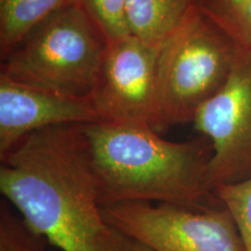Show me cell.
I'll list each match as a JSON object with an SVG mask.
<instances>
[{"instance_id":"1","label":"cell","mask_w":251,"mask_h":251,"mask_svg":"<svg viewBox=\"0 0 251 251\" xmlns=\"http://www.w3.org/2000/svg\"><path fill=\"white\" fill-rule=\"evenodd\" d=\"M0 159V192L37 236L62 251H133L103 216L84 125L35 131Z\"/></svg>"},{"instance_id":"2","label":"cell","mask_w":251,"mask_h":251,"mask_svg":"<svg viewBox=\"0 0 251 251\" xmlns=\"http://www.w3.org/2000/svg\"><path fill=\"white\" fill-rule=\"evenodd\" d=\"M102 206L128 201L207 208L213 148L205 136L174 142L147 124L84 125Z\"/></svg>"},{"instance_id":"3","label":"cell","mask_w":251,"mask_h":251,"mask_svg":"<svg viewBox=\"0 0 251 251\" xmlns=\"http://www.w3.org/2000/svg\"><path fill=\"white\" fill-rule=\"evenodd\" d=\"M241 47L201 8L159 46L153 129L193 122L227 83Z\"/></svg>"},{"instance_id":"4","label":"cell","mask_w":251,"mask_h":251,"mask_svg":"<svg viewBox=\"0 0 251 251\" xmlns=\"http://www.w3.org/2000/svg\"><path fill=\"white\" fill-rule=\"evenodd\" d=\"M108 41L90 14L75 4L37 24L2 59L0 74L77 98H91Z\"/></svg>"},{"instance_id":"5","label":"cell","mask_w":251,"mask_h":251,"mask_svg":"<svg viewBox=\"0 0 251 251\" xmlns=\"http://www.w3.org/2000/svg\"><path fill=\"white\" fill-rule=\"evenodd\" d=\"M106 221L128 238L152 251H247L230 212L128 201L102 206Z\"/></svg>"},{"instance_id":"6","label":"cell","mask_w":251,"mask_h":251,"mask_svg":"<svg viewBox=\"0 0 251 251\" xmlns=\"http://www.w3.org/2000/svg\"><path fill=\"white\" fill-rule=\"evenodd\" d=\"M194 128L212 144L211 186L251 178V51L241 48L227 83L197 113Z\"/></svg>"},{"instance_id":"7","label":"cell","mask_w":251,"mask_h":251,"mask_svg":"<svg viewBox=\"0 0 251 251\" xmlns=\"http://www.w3.org/2000/svg\"><path fill=\"white\" fill-rule=\"evenodd\" d=\"M159 47L129 35L108 42L91 100L99 122L147 124L156 115Z\"/></svg>"},{"instance_id":"8","label":"cell","mask_w":251,"mask_h":251,"mask_svg":"<svg viewBox=\"0 0 251 251\" xmlns=\"http://www.w3.org/2000/svg\"><path fill=\"white\" fill-rule=\"evenodd\" d=\"M94 122L99 118L91 98L55 93L0 74V157L35 131Z\"/></svg>"},{"instance_id":"9","label":"cell","mask_w":251,"mask_h":251,"mask_svg":"<svg viewBox=\"0 0 251 251\" xmlns=\"http://www.w3.org/2000/svg\"><path fill=\"white\" fill-rule=\"evenodd\" d=\"M200 8V0H127L126 15L131 35L159 47Z\"/></svg>"},{"instance_id":"10","label":"cell","mask_w":251,"mask_h":251,"mask_svg":"<svg viewBox=\"0 0 251 251\" xmlns=\"http://www.w3.org/2000/svg\"><path fill=\"white\" fill-rule=\"evenodd\" d=\"M78 0H0V56L1 61L29 31L59 9Z\"/></svg>"},{"instance_id":"11","label":"cell","mask_w":251,"mask_h":251,"mask_svg":"<svg viewBox=\"0 0 251 251\" xmlns=\"http://www.w3.org/2000/svg\"><path fill=\"white\" fill-rule=\"evenodd\" d=\"M200 8L251 51V0H200Z\"/></svg>"},{"instance_id":"12","label":"cell","mask_w":251,"mask_h":251,"mask_svg":"<svg viewBox=\"0 0 251 251\" xmlns=\"http://www.w3.org/2000/svg\"><path fill=\"white\" fill-rule=\"evenodd\" d=\"M214 196L233 215L247 251H251V178L215 188Z\"/></svg>"},{"instance_id":"13","label":"cell","mask_w":251,"mask_h":251,"mask_svg":"<svg viewBox=\"0 0 251 251\" xmlns=\"http://www.w3.org/2000/svg\"><path fill=\"white\" fill-rule=\"evenodd\" d=\"M127 0H78L94 23L98 25L108 42L129 35L126 15Z\"/></svg>"},{"instance_id":"14","label":"cell","mask_w":251,"mask_h":251,"mask_svg":"<svg viewBox=\"0 0 251 251\" xmlns=\"http://www.w3.org/2000/svg\"><path fill=\"white\" fill-rule=\"evenodd\" d=\"M42 237L34 234L8 203L0 205V251H45Z\"/></svg>"},{"instance_id":"15","label":"cell","mask_w":251,"mask_h":251,"mask_svg":"<svg viewBox=\"0 0 251 251\" xmlns=\"http://www.w3.org/2000/svg\"><path fill=\"white\" fill-rule=\"evenodd\" d=\"M131 247H133V251H152V250L148 249L147 247L142 246V244L134 242V241H131Z\"/></svg>"}]
</instances>
